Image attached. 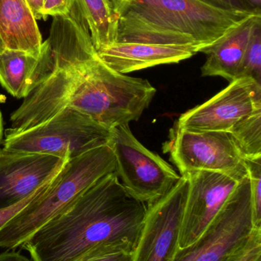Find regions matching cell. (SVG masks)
<instances>
[{
    "label": "cell",
    "mask_w": 261,
    "mask_h": 261,
    "mask_svg": "<svg viewBox=\"0 0 261 261\" xmlns=\"http://www.w3.org/2000/svg\"><path fill=\"white\" fill-rule=\"evenodd\" d=\"M27 0H0V38L6 50L41 56L42 37Z\"/></svg>",
    "instance_id": "2e32d148"
},
{
    "label": "cell",
    "mask_w": 261,
    "mask_h": 261,
    "mask_svg": "<svg viewBox=\"0 0 261 261\" xmlns=\"http://www.w3.org/2000/svg\"><path fill=\"white\" fill-rule=\"evenodd\" d=\"M259 110L261 84L251 78H238L209 100L181 115L174 126L188 132H229Z\"/></svg>",
    "instance_id": "30bf717a"
},
{
    "label": "cell",
    "mask_w": 261,
    "mask_h": 261,
    "mask_svg": "<svg viewBox=\"0 0 261 261\" xmlns=\"http://www.w3.org/2000/svg\"><path fill=\"white\" fill-rule=\"evenodd\" d=\"M133 250L120 244H101L90 248L74 261H133Z\"/></svg>",
    "instance_id": "ffe728a7"
},
{
    "label": "cell",
    "mask_w": 261,
    "mask_h": 261,
    "mask_svg": "<svg viewBox=\"0 0 261 261\" xmlns=\"http://www.w3.org/2000/svg\"><path fill=\"white\" fill-rule=\"evenodd\" d=\"M165 153L181 176L197 171L224 173L241 181L248 176L246 160L225 132H188L173 126Z\"/></svg>",
    "instance_id": "ba28073f"
},
{
    "label": "cell",
    "mask_w": 261,
    "mask_h": 261,
    "mask_svg": "<svg viewBox=\"0 0 261 261\" xmlns=\"http://www.w3.org/2000/svg\"><path fill=\"white\" fill-rule=\"evenodd\" d=\"M69 160L0 149V208L26 199L56 176Z\"/></svg>",
    "instance_id": "7c38bea8"
},
{
    "label": "cell",
    "mask_w": 261,
    "mask_h": 261,
    "mask_svg": "<svg viewBox=\"0 0 261 261\" xmlns=\"http://www.w3.org/2000/svg\"><path fill=\"white\" fill-rule=\"evenodd\" d=\"M5 50H6V49H5L3 41H2L1 38H0V54H1L2 52L4 51Z\"/></svg>",
    "instance_id": "f546056e"
},
{
    "label": "cell",
    "mask_w": 261,
    "mask_h": 261,
    "mask_svg": "<svg viewBox=\"0 0 261 261\" xmlns=\"http://www.w3.org/2000/svg\"><path fill=\"white\" fill-rule=\"evenodd\" d=\"M156 93L147 80L115 71L98 56L87 71L81 113L110 130L139 120Z\"/></svg>",
    "instance_id": "277c9868"
},
{
    "label": "cell",
    "mask_w": 261,
    "mask_h": 261,
    "mask_svg": "<svg viewBox=\"0 0 261 261\" xmlns=\"http://www.w3.org/2000/svg\"><path fill=\"white\" fill-rule=\"evenodd\" d=\"M116 172L111 147L103 146L69 160L50 188L0 230V248L21 247L103 176Z\"/></svg>",
    "instance_id": "3957f363"
},
{
    "label": "cell",
    "mask_w": 261,
    "mask_h": 261,
    "mask_svg": "<svg viewBox=\"0 0 261 261\" xmlns=\"http://www.w3.org/2000/svg\"><path fill=\"white\" fill-rule=\"evenodd\" d=\"M73 0H43L42 16L55 17L67 15L72 9Z\"/></svg>",
    "instance_id": "cb8c5ba5"
},
{
    "label": "cell",
    "mask_w": 261,
    "mask_h": 261,
    "mask_svg": "<svg viewBox=\"0 0 261 261\" xmlns=\"http://www.w3.org/2000/svg\"><path fill=\"white\" fill-rule=\"evenodd\" d=\"M187 176L189 188L176 250L188 248L202 237L240 182L216 172L197 171Z\"/></svg>",
    "instance_id": "8fae6325"
},
{
    "label": "cell",
    "mask_w": 261,
    "mask_h": 261,
    "mask_svg": "<svg viewBox=\"0 0 261 261\" xmlns=\"http://www.w3.org/2000/svg\"><path fill=\"white\" fill-rule=\"evenodd\" d=\"M0 261H33L21 254L19 251H7L0 253Z\"/></svg>",
    "instance_id": "484cf974"
},
{
    "label": "cell",
    "mask_w": 261,
    "mask_h": 261,
    "mask_svg": "<svg viewBox=\"0 0 261 261\" xmlns=\"http://www.w3.org/2000/svg\"><path fill=\"white\" fill-rule=\"evenodd\" d=\"M109 146L116 161V173L127 193L150 204L168 193L180 179L162 158L144 147L129 125L110 129Z\"/></svg>",
    "instance_id": "8992f818"
},
{
    "label": "cell",
    "mask_w": 261,
    "mask_h": 261,
    "mask_svg": "<svg viewBox=\"0 0 261 261\" xmlns=\"http://www.w3.org/2000/svg\"><path fill=\"white\" fill-rule=\"evenodd\" d=\"M110 130L73 109H64L38 126L6 136L3 148L69 159L108 145Z\"/></svg>",
    "instance_id": "5b68a950"
},
{
    "label": "cell",
    "mask_w": 261,
    "mask_h": 261,
    "mask_svg": "<svg viewBox=\"0 0 261 261\" xmlns=\"http://www.w3.org/2000/svg\"><path fill=\"white\" fill-rule=\"evenodd\" d=\"M199 1L209 5L212 7L224 9V10L245 11V12H251L242 0H199Z\"/></svg>",
    "instance_id": "d4e9b609"
},
{
    "label": "cell",
    "mask_w": 261,
    "mask_h": 261,
    "mask_svg": "<svg viewBox=\"0 0 261 261\" xmlns=\"http://www.w3.org/2000/svg\"><path fill=\"white\" fill-rule=\"evenodd\" d=\"M228 133L246 161L261 158V110L239 121Z\"/></svg>",
    "instance_id": "ac0fdd59"
},
{
    "label": "cell",
    "mask_w": 261,
    "mask_h": 261,
    "mask_svg": "<svg viewBox=\"0 0 261 261\" xmlns=\"http://www.w3.org/2000/svg\"><path fill=\"white\" fill-rule=\"evenodd\" d=\"M53 60L45 41L41 56L5 50L0 54V84L14 97L27 98L49 76Z\"/></svg>",
    "instance_id": "5bb4252c"
},
{
    "label": "cell",
    "mask_w": 261,
    "mask_h": 261,
    "mask_svg": "<svg viewBox=\"0 0 261 261\" xmlns=\"http://www.w3.org/2000/svg\"><path fill=\"white\" fill-rule=\"evenodd\" d=\"M251 182L253 222L255 228L261 227V158L246 161Z\"/></svg>",
    "instance_id": "44dd1931"
},
{
    "label": "cell",
    "mask_w": 261,
    "mask_h": 261,
    "mask_svg": "<svg viewBox=\"0 0 261 261\" xmlns=\"http://www.w3.org/2000/svg\"><path fill=\"white\" fill-rule=\"evenodd\" d=\"M261 14H254L224 35L212 45L201 50L207 55L202 76H222L230 82L237 79L254 27Z\"/></svg>",
    "instance_id": "9a60e30c"
},
{
    "label": "cell",
    "mask_w": 261,
    "mask_h": 261,
    "mask_svg": "<svg viewBox=\"0 0 261 261\" xmlns=\"http://www.w3.org/2000/svg\"><path fill=\"white\" fill-rule=\"evenodd\" d=\"M3 116H2V113H0V143L2 141V138H3Z\"/></svg>",
    "instance_id": "f1b7e54d"
},
{
    "label": "cell",
    "mask_w": 261,
    "mask_h": 261,
    "mask_svg": "<svg viewBox=\"0 0 261 261\" xmlns=\"http://www.w3.org/2000/svg\"><path fill=\"white\" fill-rule=\"evenodd\" d=\"M189 188L187 175L159 199L147 204L133 261H170L177 246Z\"/></svg>",
    "instance_id": "9c48e42d"
},
{
    "label": "cell",
    "mask_w": 261,
    "mask_h": 261,
    "mask_svg": "<svg viewBox=\"0 0 261 261\" xmlns=\"http://www.w3.org/2000/svg\"><path fill=\"white\" fill-rule=\"evenodd\" d=\"M222 261H261V227L254 228L249 239Z\"/></svg>",
    "instance_id": "7402d4cb"
},
{
    "label": "cell",
    "mask_w": 261,
    "mask_h": 261,
    "mask_svg": "<svg viewBox=\"0 0 261 261\" xmlns=\"http://www.w3.org/2000/svg\"><path fill=\"white\" fill-rule=\"evenodd\" d=\"M33 15L37 20L43 19V0H27Z\"/></svg>",
    "instance_id": "4316f807"
},
{
    "label": "cell",
    "mask_w": 261,
    "mask_h": 261,
    "mask_svg": "<svg viewBox=\"0 0 261 261\" xmlns=\"http://www.w3.org/2000/svg\"><path fill=\"white\" fill-rule=\"evenodd\" d=\"M112 1H113V5L115 6V5L117 4V3H119L120 2L122 1V0H112Z\"/></svg>",
    "instance_id": "4dcf8cb0"
},
{
    "label": "cell",
    "mask_w": 261,
    "mask_h": 261,
    "mask_svg": "<svg viewBox=\"0 0 261 261\" xmlns=\"http://www.w3.org/2000/svg\"><path fill=\"white\" fill-rule=\"evenodd\" d=\"M241 77L251 78L261 84V21L256 24L250 38L239 70L238 78Z\"/></svg>",
    "instance_id": "d6986e66"
},
{
    "label": "cell",
    "mask_w": 261,
    "mask_h": 261,
    "mask_svg": "<svg viewBox=\"0 0 261 261\" xmlns=\"http://www.w3.org/2000/svg\"><path fill=\"white\" fill-rule=\"evenodd\" d=\"M61 172V171H60ZM59 172V173H60ZM52 177V179L48 180L47 182H44L43 185H41L39 188L37 189L35 192L29 195L28 197L14 205H10V206L5 207V208H0V230L8 223L10 222L12 219L15 217L17 215L19 214L22 210H24L28 205H30L34 201L37 200L40 197L43 196L46 192L50 188L51 186L53 184L54 181L56 179L58 175Z\"/></svg>",
    "instance_id": "603a6c76"
},
{
    "label": "cell",
    "mask_w": 261,
    "mask_h": 261,
    "mask_svg": "<svg viewBox=\"0 0 261 261\" xmlns=\"http://www.w3.org/2000/svg\"><path fill=\"white\" fill-rule=\"evenodd\" d=\"M253 13L261 14V0H242Z\"/></svg>",
    "instance_id": "83f0119b"
},
{
    "label": "cell",
    "mask_w": 261,
    "mask_h": 261,
    "mask_svg": "<svg viewBox=\"0 0 261 261\" xmlns=\"http://www.w3.org/2000/svg\"><path fill=\"white\" fill-rule=\"evenodd\" d=\"M85 21L95 50L116 42L117 20L112 0H74Z\"/></svg>",
    "instance_id": "e0dca14e"
},
{
    "label": "cell",
    "mask_w": 261,
    "mask_h": 261,
    "mask_svg": "<svg viewBox=\"0 0 261 261\" xmlns=\"http://www.w3.org/2000/svg\"><path fill=\"white\" fill-rule=\"evenodd\" d=\"M114 7L116 42L191 46L198 52L255 14L217 9L199 0H122Z\"/></svg>",
    "instance_id": "7a4b0ae2"
},
{
    "label": "cell",
    "mask_w": 261,
    "mask_h": 261,
    "mask_svg": "<svg viewBox=\"0 0 261 261\" xmlns=\"http://www.w3.org/2000/svg\"><path fill=\"white\" fill-rule=\"evenodd\" d=\"M146 210L147 205L127 193L114 172L81 193L21 247L33 261H74L101 244L134 251Z\"/></svg>",
    "instance_id": "6da1fadb"
},
{
    "label": "cell",
    "mask_w": 261,
    "mask_h": 261,
    "mask_svg": "<svg viewBox=\"0 0 261 261\" xmlns=\"http://www.w3.org/2000/svg\"><path fill=\"white\" fill-rule=\"evenodd\" d=\"M198 53L191 46L115 42L97 50L98 58L115 71L127 74L162 64H176Z\"/></svg>",
    "instance_id": "4fadbf2b"
},
{
    "label": "cell",
    "mask_w": 261,
    "mask_h": 261,
    "mask_svg": "<svg viewBox=\"0 0 261 261\" xmlns=\"http://www.w3.org/2000/svg\"><path fill=\"white\" fill-rule=\"evenodd\" d=\"M254 228L248 176L239 182L202 237L188 248L176 250L170 261H222L249 239Z\"/></svg>",
    "instance_id": "52a82bcc"
}]
</instances>
